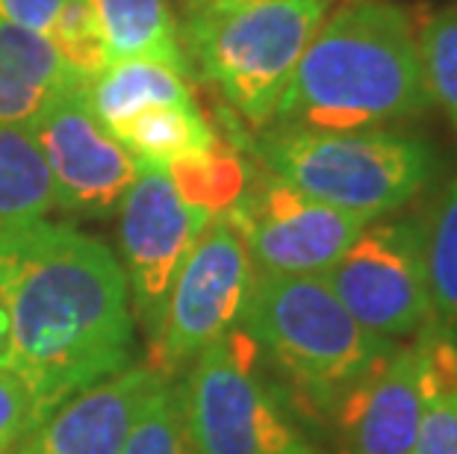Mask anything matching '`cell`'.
Instances as JSON below:
<instances>
[{"mask_svg":"<svg viewBox=\"0 0 457 454\" xmlns=\"http://www.w3.org/2000/svg\"><path fill=\"white\" fill-rule=\"evenodd\" d=\"M0 298L9 316L4 369L30 390L38 422L74 392L133 366L128 277L101 239L45 219L4 230Z\"/></svg>","mask_w":457,"mask_h":454,"instance_id":"1","label":"cell"},{"mask_svg":"<svg viewBox=\"0 0 457 454\" xmlns=\"http://www.w3.org/2000/svg\"><path fill=\"white\" fill-rule=\"evenodd\" d=\"M428 106L420 30L407 9L390 0H345L310 38L271 124L369 130Z\"/></svg>","mask_w":457,"mask_h":454,"instance_id":"2","label":"cell"},{"mask_svg":"<svg viewBox=\"0 0 457 454\" xmlns=\"http://www.w3.org/2000/svg\"><path fill=\"white\" fill-rule=\"evenodd\" d=\"M237 327L301 399L334 417L398 345L366 331L322 275L254 272Z\"/></svg>","mask_w":457,"mask_h":454,"instance_id":"3","label":"cell"},{"mask_svg":"<svg viewBox=\"0 0 457 454\" xmlns=\"http://www.w3.org/2000/svg\"><path fill=\"white\" fill-rule=\"evenodd\" d=\"M328 12L330 0H269L254 6L189 0L180 24L187 71L207 83L242 121L266 128Z\"/></svg>","mask_w":457,"mask_h":454,"instance_id":"4","label":"cell"},{"mask_svg":"<svg viewBox=\"0 0 457 454\" xmlns=\"http://www.w3.org/2000/svg\"><path fill=\"white\" fill-rule=\"evenodd\" d=\"M269 175L304 195L369 221L420 195L434 177V148L420 136L386 128L313 130L275 124L257 139Z\"/></svg>","mask_w":457,"mask_h":454,"instance_id":"5","label":"cell"},{"mask_svg":"<svg viewBox=\"0 0 457 454\" xmlns=\"http://www.w3.org/2000/svg\"><path fill=\"white\" fill-rule=\"evenodd\" d=\"M257 345L239 327L189 366L187 413L195 454H322L280 392L257 372Z\"/></svg>","mask_w":457,"mask_h":454,"instance_id":"6","label":"cell"},{"mask_svg":"<svg viewBox=\"0 0 457 454\" xmlns=\"http://www.w3.org/2000/svg\"><path fill=\"white\" fill-rule=\"evenodd\" d=\"M254 263L233 210L216 212L180 263L165 298L157 334L151 336V366L162 378L180 369L230 334L248 298Z\"/></svg>","mask_w":457,"mask_h":454,"instance_id":"7","label":"cell"},{"mask_svg":"<svg viewBox=\"0 0 457 454\" xmlns=\"http://www.w3.org/2000/svg\"><path fill=\"white\" fill-rule=\"evenodd\" d=\"M325 284L366 331L407 343L434 318L420 219H375L360 230Z\"/></svg>","mask_w":457,"mask_h":454,"instance_id":"8","label":"cell"},{"mask_svg":"<svg viewBox=\"0 0 457 454\" xmlns=\"http://www.w3.org/2000/svg\"><path fill=\"white\" fill-rule=\"evenodd\" d=\"M210 219L212 212L180 195L165 166L139 162V175L119 207V245L133 318L148 340L160 327L174 275Z\"/></svg>","mask_w":457,"mask_h":454,"instance_id":"9","label":"cell"},{"mask_svg":"<svg viewBox=\"0 0 457 454\" xmlns=\"http://www.w3.org/2000/svg\"><path fill=\"white\" fill-rule=\"evenodd\" d=\"M257 275H325L369 219L304 195L260 169L230 204Z\"/></svg>","mask_w":457,"mask_h":454,"instance_id":"10","label":"cell"},{"mask_svg":"<svg viewBox=\"0 0 457 454\" xmlns=\"http://www.w3.org/2000/svg\"><path fill=\"white\" fill-rule=\"evenodd\" d=\"M86 86H74L54 98L30 121V130L51 175L56 207L104 219L121 207L139 175V160L98 121Z\"/></svg>","mask_w":457,"mask_h":454,"instance_id":"11","label":"cell"},{"mask_svg":"<svg viewBox=\"0 0 457 454\" xmlns=\"http://www.w3.org/2000/svg\"><path fill=\"white\" fill-rule=\"evenodd\" d=\"M162 384L151 363L74 392L18 442L12 454H121L145 401Z\"/></svg>","mask_w":457,"mask_h":454,"instance_id":"12","label":"cell"},{"mask_svg":"<svg viewBox=\"0 0 457 454\" xmlns=\"http://www.w3.org/2000/svg\"><path fill=\"white\" fill-rule=\"evenodd\" d=\"M422 404L420 336L395 351L337 410L352 454H413Z\"/></svg>","mask_w":457,"mask_h":454,"instance_id":"13","label":"cell"},{"mask_svg":"<svg viewBox=\"0 0 457 454\" xmlns=\"http://www.w3.org/2000/svg\"><path fill=\"white\" fill-rule=\"evenodd\" d=\"M86 83L47 36L0 21V124H30L54 98Z\"/></svg>","mask_w":457,"mask_h":454,"instance_id":"14","label":"cell"},{"mask_svg":"<svg viewBox=\"0 0 457 454\" xmlns=\"http://www.w3.org/2000/svg\"><path fill=\"white\" fill-rule=\"evenodd\" d=\"M98 15L106 65L151 60L187 71L180 47V21L171 0H92Z\"/></svg>","mask_w":457,"mask_h":454,"instance_id":"15","label":"cell"},{"mask_svg":"<svg viewBox=\"0 0 457 454\" xmlns=\"http://www.w3.org/2000/svg\"><path fill=\"white\" fill-rule=\"evenodd\" d=\"M86 98L104 128L115 130L148 106L195 103V92L183 69L151 60H121L92 77Z\"/></svg>","mask_w":457,"mask_h":454,"instance_id":"16","label":"cell"},{"mask_svg":"<svg viewBox=\"0 0 457 454\" xmlns=\"http://www.w3.org/2000/svg\"><path fill=\"white\" fill-rule=\"evenodd\" d=\"M422 404L413 454H457V340L431 318L420 334Z\"/></svg>","mask_w":457,"mask_h":454,"instance_id":"17","label":"cell"},{"mask_svg":"<svg viewBox=\"0 0 457 454\" xmlns=\"http://www.w3.org/2000/svg\"><path fill=\"white\" fill-rule=\"evenodd\" d=\"M110 136L139 162H154V166H169L171 160L210 151L219 142V133L212 130L198 101L148 106L110 130Z\"/></svg>","mask_w":457,"mask_h":454,"instance_id":"18","label":"cell"},{"mask_svg":"<svg viewBox=\"0 0 457 454\" xmlns=\"http://www.w3.org/2000/svg\"><path fill=\"white\" fill-rule=\"evenodd\" d=\"M54 207V183L30 124H0V234L45 219Z\"/></svg>","mask_w":457,"mask_h":454,"instance_id":"19","label":"cell"},{"mask_svg":"<svg viewBox=\"0 0 457 454\" xmlns=\"http://www.w3.org/2000/svg\"><path fill=\"white\" fill-rule=\"evenodd\" d=\"M425 227V266L431 310L457 340V175L431 207Z\"/></svg>","mask_w":457,"mask_h":454,"instance_id":"20","label":"cell"},{"mask_svg":"<svg viewBox=\"0 0 457 454\" xmlns=\"http://www.w3.org/2000/svg\"><path fill=\"white\" fill-rule=\"evenodd\" d=\"M165 171L189 204L207 210L212 216L228 210L245 189V169L221 139L210 151L171 160Z\"/></svg>","mask_w":457,"mask_h":454,"instance_id":"21","label":"cell"},{"mask_svg":"<svg viewBox=\"0 0 457 454\" xmlns=\"http://www.w3.org/2000/svg\"><path fill=\"white\" fill-rule=\"evenodd\" d=\"M121 454H195L187 413V381L162 378L145 401Z\"/></svg>","mask_w":457,"mask_h":454,"instance_id":"22","label":"cell"},{"mask_svg":"<svg viewBox=\"0 0 457 454\" xmlns=\"http://www.w3.org/2000/svg\"><path fill=\"white\" fill-rule=\"evenodd\" d=\"M420 60L428 98L457 130V6L440 9L422 24Z\"/></svg>","mask_w":457,"mask_h":454,"instance_id":"23","label":"cell"},{"mask_svg":"<svg viewBox=\"0 0 457 454\" xmlns=\"http://www.w3.org/2000/svg\"><path fill=\"white\" fill-rule=\"evenodd\" d=\"M45 36L51 38L56 54L86 80L106 69V51L92 0H68Z\"/></svg>","mask_w":457,"mask_h":454,"instance_id":"24","label":"cell"},{"mask_svg":"<svg viewBox=\"0 0 457 454\" xmlns=\"http://www.w3.org/2000/svg\"><path fill=\"white\" fill-rule=\"evenodd\" d=\"M38 425V410L24 381L0 366V454H12L15 446Z\"/></svg>","mask_w":457,"mask_h":454,"instance_id":"25","label":"cell"},{"mask_svg":"<svg viewBox=\"0 0 457 454\" xmlns=\"http://www.w3.org/2000/svg\"><path fill=\"white\" fill-rule=\"evenodd\" d=\"M65 4L68 0H0V21L45 36Z\"/></svg>","mask_w":457,"mask_h":454,"instance_id":"26","label":"cell"},{"mask_svg":"<svg viewBox=\"0 0 457 454\" xmlns=\"http://www.w3.org/2000/svg\"><path fill=\"white\" fill-rule=\"evenodd\" d=\"M6 351H9V316H6L4 298H0V366L6 360Z\"/></svg>","mask_w":457,"mask_h":454,"instance_id":"27","label":"cell"},{"mask_svg":"<svg viewBox=\"0 0 457 454\" xmlns=\"http://www.w3.org/2000/svg\"><path fill=\"white\" fill-rule=\"evenodd\" d=\"M216 6H254V4H269V0H210Z\"/></svg>","mask_w":457,"mask_h":454,"instance_id":"28","label":"cell"}]
</instances>
